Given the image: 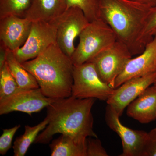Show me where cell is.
Returning a JSON list of instances; mask_svg holds the SVG:
<instances>
[{"label": "cell", "mask_w": 156, "mask_h": 156, "mask_svg": "<svg viewBox=\"0 0 156 156\" xmlns=\"http://www.w3.org/2000/svg\"><path fill=\"white\" fill-rule=\"evenodd\" d=\"M95 98H79L72 96L54 98L47 107L49 120L46 128L39 134L34 143L48 144L57 134H67L81 144L87 137L97 138L93 130L92 109Z\"/></svg>", "instance_id": "1"}, {"label": "cell", "mask_w": 156, "mask_h": 156, "mask_svg": "<svg viewBox=\"0 0 156 156\" xmlns=\"http://www.w3.org/2000/svg\"><path fill=\"white\" fill-rule=\"evenodd\" d=\"M22 64L35 78L45 96L52 98L71 96L73 63L56 43Z\"/></svg>", "instance_id": "2"}, {"label": "cell", "mask_w": 156, "mask_h": 156, "mask_svg": "<svg viewBox=\"0 0 156 156\" xmlns=\"http://www.w3.org/2000/svg\"><path fill=\"white\" fill-rule=\"evenodd\" d=\"M152 8L129 0H100L99 17L133 56L141 54L145 49L140 37Z\"/></svg>", "instance_id": "3"}, {"label": "cell", "mask_w": 156, "mask_h": 156, "mask_svg": "<svg viewBox=\"0 0 156 156\" xmlns=\"http://www.w3.org/2000/svg\"><path fill=\"white\" fill-rule=\"evenodd\" d=\"M79 37V44L71 57L74 66L90 61L117 41L114 31L101 18L89 22Z\"/></svg>", "instance_id": "4"}, {"label": "cell", "mask_w": 156, "mask_h": 156, "mask_svg": "<svg viewBox=\"0 0 156 156\" xmlns=\"http://www.w3.org/2000/svg\"><path fill=\"white\" fill-rule=\"evenodd\" d=\"M71 96L79 98H94L107 101L113 88L101 80L92 62L74 65Z\"/></svg>", "instance_id": "5"}, {"label": "cell", "mask_w": 156, "mask_h": 156, "mask_svg": "<svg viewBox=\"0 0 156 156\" xmlns=\"http://www.w3.org/2000/svg\"><path fill=\"white\" fill-rule=\"evenodd\" d=\"M132 55L128 47L117 41L90 61L101 80L115 89V82Z\"/></svg>", "instance_id": "6"}, {"label": "cell", "mask_w": 156, "mask_h": 156, "mask_svg": "<svg viewBox=\"0 0 156 156\" xmlns=\"http://www.w3.org/2000/svg\"><path fill=\"white\" fill-rule=\"evenodd\" d=\"M53 21L56 26V44L71 58L76 49L75 40L89 24V20L80 9L71 7Z\"/></svg>", "instance_id": "7"}, {"label": "cell", "mask_w": 156, "mask_h": 156, "mask_svg": "<svg viewBox=\"0 0 156 156\" xmlns=\"http://www.w3.org/2000/svg\"><path fill=\"white\" fill-rule=\"evenodd\" d=\"M56 26L53 21H32L25 43L13 53L17 60L23 63L36 58L56 43Z\"/></svg>", "instance_id": "8"}, {"label": "cell", "mask_w": 156, "mask_h": 156, "mask_svg": "<svg viewBox=\"0 0 156 156\" xmlns=\"http://www.w3.org/2000/svg\"><path fill=\"white\" fill-rule=\"evenodd\" d=\"M120 116L115 109L107 105L105 120L109 128L120 136L122 144V153L120 156H142L147 137V132L132 130L120 122Z\"/></svg>", "instance_id": "9"}, {"label": "cell", "mask_w": 156, "mask_h": 156, "mask_svg": "<svg viewBox=\"0 0 156 156\" xmlns=\"http://www.w3.org/2000/svg\"><path fill=\"white\" fill-rule=\"evenodd\" d=\"M54 99L45 96L40 88L21 90L0 101V115L17 111L31 116L47 108Z\"/></svg>", "instance_id": "10"}, {"label": "cell", "mask_w": 156, "mask_h": 156, "mask_svg": "<svg viewBox=\"0 0 156 156\" xmlns=\"http://www.w3.org/2000/svg\"><path fill=\"white\" fill-rule=\"evenodd\" d=\"M156 80V72L126 81L114 89L107 101L108 105L115 109L120 117L126 107Z\"/></svg>", "instance_id": "11"}, {"label": "cell", "mask_w": 156, "mask_h": 156, "mask_svg": "<svg viewBox=\"0 0 156 156\" xmlns=\"http://www.w3.org/2000/svg\"><path fill=\"white\" fill-rule=\"evenodd\" d=\"M32 23L25 17L14 15L0 18V44L12 52L21 48L28 37Z\"/></svg>", "instance_id": "12"}, {"label": "cell", "mask_w": 156, "mask_h": 156, "mask_svg": "<svg viewBox=\"0 0 156 156\" xmlns=\"http://www.w3.org/2000/svg\"><path fill=\"white\" fill-rule=\"evenodd\" d=\"M156 72V35L146 45L140 55L131 58L117 78L115 89L132 78L142 76Z\"/></svg>", "instance_id": "13"}, {"label": "cell", "mask_w": 156, "mask_h": 156, "mask_svg": "<svg viewBox=\"0 0 156 156\" xmlns=\"http://www.w3.org/2000/svg\"><path fill=\"white\" fill-rule=\"evenodd\" d=\"M127 115L141 124L156 120V86L153 85L139 95L127 107Z\"/></svg>", "instance_id": "14"}, {"label": "cell", "mask_w": 156, "mask_h": 156, "mask_svg": "<svg viewBox=\"0 0 156 156\" xmlns=\"http://www.w3.org/2000/svg\"><path fill=\"white\" fill-rule=\"evenodd\" d=\"M66 10L65 0H32L25 18L32 21H51Z\"/></svg>", "instance_id": "15"}, {"label": "cell", "mask_w": 156, "mask_h": 156, "mask_svg": "<svg viewBox=\"0 0 156 156\" xmlns=\"http://www.w3.org/2000/svg\"><path fill=\"white\" fill-rule=\"evenodd\" d=\"M50 147L52 156H87V143H80L67 134H61Z\"/></svg>", "instance_id": "16"}, {"label": "cell", "mask_w": 156, "mask_h": 156, "mask_svg": "<svg viewBox=\"0 0 156 156\" xmlns=\"http://www.w3.org/2000/svg\"><path fill=\"white\" fill-rule=\"evenodd\" d=\"M6 62L20 90L40 88L35 78L17 60L12 51L8 50Z\"/></svg>", "instance_id": "17"}, {"label": "cell", "mask_w": 156, "mask_h": 156, "mask_svg": "<svg viewBox=\"0 0 156 156\" xmlns=\"http://www.w3.org/2000/svg\"><path fill=\"white\" fill-rule=\"evenodd\" d=\"M49 120L46 117L44 121L34 126H25L24 134L17 136L14 143L13 147L14 156H24L31 144L34 143L39 133L42 131L49 123Z\"/></svg>", "instance_id": "18"}, {"label": "cell", "mask_w": 156, "mask_h": 156, "mask_svg": "<svg viewBox=\"0 0 156 156\" xmlns=\"http://www.w3.org/2000/svg\"><path fill=\"white\" fill-rule=\"evenodd\" d=\"M32 0H0V18L14 15L25 17Z\"/></svg>", "instance_id": "19"}, {"label": "cell", "mask_w": 156, "mask_h": 156, "mask_svg": "<svg viewBox=\"0 0 156 156\" xmlns=\"http://www.w3.org/2000/svg\"><path fill=\"white\" fill-rule=\"evenodd\" d=\"M20 90L6 62L3 67L0 69V101L5 99Z\"/></svg>", "instance_id": "20"}, {"label": "cell", "mask_w": 156, "mask_h": 156, "mask_svg": "<svg viewBox=\"0 0 156 156\" xmlns=\"http://www.w3.org/2000/svg\"><path fill=\"white\" fill-rule=\"evenodd\" d=\"M66 9L76 7L83 12L89 22L99 19L100 0H65Z\"/></svg>", "instance_id": "21"}, {"label": "cell", "mask_w": 156, "mask_h": 156, "mask_svg": "<svg viewBox=\"0 0 156 156\" xmlns=\"http://www.w3.org/2000/svg\"><path fill=\"white\" fill-rule=\"evenodd\" d=\"M156 30V6L152 8L140 34V41L143 46L145 47L146 45L152 40Z\"/></svg>", "instance_id": "22"}, {"label": "cell", "mask_w": 156, "mask_h": 156, "mask_svg": "<svg viewBox=\"0 0 156 156\" xmlns=\"http://www.w3.org/2000/svg\"><path fill=\"white\" fill-rule=\"evenodd\" d=\"M20 127V125L14 126L9 129H3V133L0 136V154L5 155L12 147V142L14 134Z\"/></svg>", "instance_id": "23"}, {"label": "cell", "mask_w": 156, "mask_h": 156, "mask_svg": "<svg viewBox=\"0 0 156 156\" xmlns=\"http://www.w3.org/2000/svg\"><path fill=\"white\" fill-rule=\"evenodd\" d=\"M89 137L87 139V156H108L106 150L98 138Z\"/></svg>", "instance_id": "24"}, {"label": "cell", "mask_w": 156, "mask_h": 156, "mask_svg": "<svg viewBox=\"0 0 156 156\" xmlns=\"http://www.w3.org/2000/svg\"><path fill=\"white\" fill-rule=\"evenodd\" d=\"M142 156H156V128L147 133Z\"/></svg>", "instance_id": "25"}, {"label": "cell", "mask_w": 156, "mask_h": 156, "mask_svg": "<svg viewBox=\"0 0 156 156\" xmlns=\"http://www.w3.org/2000/svg\"><path fill=\"white\" fill-rule=\"evenodd\" d=\"M8 50L2 44H0V69L5 63Z\"/></svg>", "instance_id": "26"}, {"label": "cell", "mask_w": 156, "mask_h": 156, "mask_svg": "<svg viewBox=\"0 0 156 156\" xmlns=\"http://www.w3.org/2000/svg\"><path fill=\"white\" fill-rule=\"evenodd\" d=\"M134 2L154 8L156 6V0H129Z\"/></svg>", "instance_id": "27"}, {"label": "cell", "mask_w": 156, "mask_h": 156, "mask_svg": "<svg viewBox=\"0 0 156 156\" xmlns=\"http://www.w3.org/2000/svg\"><path fill=\"white\" fill-rule=\"evenodd\" d=\"M154 35H156V30H155V31L154 32Z\"/></svg>", "instance_id": "28"}, {"label": "cell", "mask_w": 156, "mask_h": 156, "mask_svg": "<svg viewBox=\"0 0 156 156\" xmlns=\"http://www.w3.org/2000/svg\"><path fill=\"white\" fill-rule=\"evenodd\" d=\"M153 85H155V86H156V80L155 82H154V84H153Z\"/></svg>", "instance_id": "29"}]
</instances>
